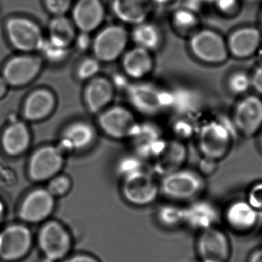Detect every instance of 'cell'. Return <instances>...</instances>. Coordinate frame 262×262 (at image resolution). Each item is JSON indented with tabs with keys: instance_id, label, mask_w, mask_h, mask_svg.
<instances>
[{
	"instance_id": "cell-1",
	"label": "cell",
	"mask_w": 262,
	"mask_h": 262,
	"mask_svg": "<svg viewBox=\"0 0 262 262\" xmlns=\"http://www.w3.org/2000/svg\"><path fill=\"white\" fill-rule=\"evenodd\" d=\"M130 40V33L124 26L109 25L92 38L91 49L100 62L113 63L123 56Z\"/></svg>"
},
{
	"instance_id": "cell-2",
	"label": "cell",
	"mask_w": 262,
	"mask_h": 262,
	"mask_svg": "<svg viewBox=\"0 0 262 262\" xmlns=\"http://www.w3.org/2000/svg\"><path fill=\"white\" fill-rule=\"evenodd\" d=\"M160 192L177 201L192 200L203 190L204 183L200 174L191 169H177L161 177Z\"/></svg>"
},
{
	"instance_id": "cell-3",
	"label": "cell",
	"mask_w": 262,
	"mask_h": 262,
	"mask_svg": "<svg viewBox=\"0 0 262 262\" xmlns=\"http://www.w3.org/2000/svg\"><path fill=\"white\" fill-rule=\"evenodd\" d=\"M189 46L193 56L206 64H222L229 56L226 40L211 29L195 31L191 35Z\"/></svg>"
},
{
	"instance_id": "cell-4",
	"label": "cell",
	"mask_w": 262,
	"mask_h": 262,
	"mask_svg": "<svg viewBox=\"0 0 262 262\" xmlns=\"http://www.w3.org/2000/svg\"><path fill=\"white\" fill-rule=\"evenodd\" d=\"M97 116L100 130L114 140L130 139L139 124L134 112L123 105H110Z\"/></svg>"
},
{
	"instance_id": "cell-5",
	"label": "cell",
	"mask_w": 262,
	"mask_h": 262,
	"mask_svg": "<svg viewBox=\"0 0 262 262\" xmlns=\"http://www.w3.org/2000/svg\"><path fill=\"white\" fill-rule=\"evenodd\" d=\"M127 94L133 107L145 115H155L172 105V93L149 83L129 85Z\"/></svg>"
},
{
	"instance_id": "cell-6",
	"label": "cell",
	"mask_w": 262,
	"mask_h": 262,
	"mask_svg": "<svg viewBox=\"0 0 262 262\" xmlns=\"http://www.w3.org/2000/svg\"><path fill=\"white\" fill-rule=\"evenodd\" d=\"M121 192L129 203L137 206L151 204L160 193L152 174L143 169L123 177Z\"/></svg>"
},
{
	"instance_id": "cell-7",
	"label": "cell",
	"mask_w": 262,
	"mask_h": 262,
	"mask_svg": "<svg viewBox=\"0 0 262 262\" xmlns=\"http://www.w3.org/2000/svg\"><path fill=\"white\" fill-rule=\"evenodd\" d=\"M38 244L48 261H58L66 258L72 246V239L66 228L57 221L44 224L38 234Z\"/></svg>"
},
{
	"instance_id": "cell-8",
	"label": "cell",
	"mask_w": 262,
	"mask_h": 262,
	"mask_svg": "<svg viewBox=\"0 0 262 262\" xmlns=\"http://www.w3.org/2000/svg\"><path fill=\"white\" fill-rule=\"evenodd\" d=\"M32 233L23 225H12L0 232V259L15 262L23 259L32 248Z\"/></svg>"
},
{
	"instance_id": "cell-9",
	"label": "cell",
	"mask_w": 262,
	"mask_h": 262,
	"mask_svg": "<svg viewBox=\"0 0 262 262\" xmlns=\"http://www.w3.org/2000/svg\"><path fill=\"white\" fill-rule=\"evenodd\" d=\"M6 29L9 41L19 50H40L46 39L39 26L29 18H10L6 23Z\"/></svg>"
},
{
	"instance_id": "cell-10",
	"label": "cell",
	"mask_w": 262,
	"mask_h": 262,
	"mask_svg": "<svg viewBox=\"0 0 262 262\" xmlns=\"http://www.w3.org/2000/svg\"><path fill=\"white\" fill-rule=\"evenodd\" d=\"M196 249L202 262H229L230 258L229 238L221 229L214 226L202 230Z\"/></svg>"
},
{
	"instance_id": "cell-11",
	"label": "cell",
	"mask_w": 262,
	"mask_h": 262,
	"mask_svg": "<svg viewBox=\"0 0 262 262\" xmlns=\"http://www.w3.org/2000/svg\"><path fill=\"white\" fill-rule=\"evenodd\" d=\"M230 145V133L220 123H209L200 131L198 146L205 158L212 160L223 158L229 152Z\"/></svg>"
},
{
	"instance_id": "cell-12",
	"label": "cell",
	"mask_w": 262,
	"mask_h": 262,
	"mask_svg": "<svg viewBox=\"0 0 262 262\" xmlns=\"http://www.w3.org/2000/svg\"><path fill=\"white\" fill-rule=\"evenodd\" d=\"M64 154L58 145L38 149L31 159V177L36 181H44L60 173L64 167Z\"/></svg>"
},
{
	"instance_id": "cell-13",
	"label": "cell",
	"mask_w": 262,
	"mask_h": 262,
	"mask_svg": "<svg viewBox=\"0 0 262 262\" xmlns=\"http://www.w3.org/2000/svg\"><path fill=\"white\" fill-rule=\"evenodd\" d=\"M115 87L112 79L98 75L86 82L83 91V101L92 115H98L112 105Z\"/></svg>"
},
{
	"instance_id": "cell-14",
	"label": "cell",
	"mask_w": 262,
	"mask_h": 262,
	"mask_svg": "<svg viewBox=\"0 0 262 262\" xmlns=\"http://www.w3.org/2000/svg\"><path fill=\"white\" fill-rule=\"evenodd\" d=\"M96 138V128L91 123L76 121L64 127L58 146L64 154L81 152L90 148Z\"/></svg>"
},
{
	"instance_id": "cell-15",
	"label": "cell",
	"mask_w": 262,
	"mask_h": 262,
	"mask_svg": "<svg viewBox=\"0 0 262 262\" xmlns=\"http://www.w3.org/2000/svg\"><path fill=\"white\" fill-rule=\"evenodd\" d=\"M101 0H77L72 7V21L78 32L91 34L99 29L105 18Z\"/></svg>"
},
{
	"instance_id": "cell-16",
	"label": "cell",
	"mask_w": 262,
	"mask_h": 262,
	"mask_svg": "<svg viewBox=\"0 0 262 262\" xmlns=\"http://www.w3.org/2000/svg\"><path fill=\"white\" fill-rule=\"evenodd\" d=\"M237 128L246 136L256 134L262 127V100L255 95L243 98L235 107L234 115Z\"/></svg>"
},
{
	"instance_id": "cell-17",
	"label": "cell",
	"mask_w": 262,
	"mask_h": 262,
	"mask_svg": "<svg viewBox=\"0 0 262 262\" xmlns=\"http://www.w3.org/2000/svg\"><path fill=\"white\" fill-rule=\"evenodd\" d=\"M55 197L47 189H37L27 195L19 210V216L26 223L46 220L53 212Z\"/></svg>"
},
{
	"instance_id": "cell-18",
	"label": "cell",
	"mask_w": 262,
	"mask_h": 262,
	"mask_svg": "<svg viewBox=\"0 0 262 262\" xmlns=\"http://www.w3.org/2000/svg\"><path fill=\"white\" fill-rule=\"evenodd\" d=\"M124 75L134 81H141L152 73L154 59L152 52L134 46L121 58Z\"/></svg>"
},
{
	"instance_id": "cell-19",
	"label": "cell",
	"mask_w": 262,
	"mask_h": 262,
	"mask_svg": "<svg viewBox=\"0 0 262 262\" xmlns=\"http://www.w3.org/2000/svg\"><path fill=\"white\" fill-rule=\"evenodd\" d=\"M41 58L33 56L15 57L3 71V78L12 85L18 86L33 79L41 68Z\"/></svg>"
},
{
	"instance_id": "cell-20",
	"label": "cell",
	"mask_w": 262,
	"mask_h": 262,
	"mask_svg": "<svg viewBox=\"0 0 262 262\" xmlns=\"http://www.w3.org/2000/svg\"><path fill=\"white\" fill-rule=\"evenodd\" d=\"M225 220L229 229L238 233L253 230L259 221V212L247 201H236L229 205L225 212Z\"/></svg>"
},
{
	"instance_id": "cell-21",
	"label": "cell",
	"mask_w": 262,
	"mask_h": 262,
	"mask_svg": "<svg viewBox=\"0 0 262 262\" xmlns=\"http://www.w3.org/2000/svg\"><path fill=\"white\" fill-rule=\"evenodd\" d=\"M261 39V32L259 29L248 26L234 31L226 43L231 55L238 58H246L257 52Z\"/></svg>"
},
{
	"instance_id": "cell-22",
	"label": "cell",
	"mask_w": 262,
	"mask_h": 262,
	"mask_svg": "<svg viewBox=\"0 0 262 262\" xmlns=\"http://www.w3.org/2000/svg\"><path fill=\"white\" fill-rule=\"evenodd\" d=\"M154 9L152 0H112L114 15L124 24L135 25L147 21Z\"/></svg>"
},
{
	"instance_id": "cell-23",
	"label": "cell",
	"mask_w": 262,
	"mask_h": 262,
	"mask_svg": "<svg viewBox=\"0 0 262 262\" xmlns=\"http://www.w3.org/2000/svg\"><path fill=\"white\" fill-rule=\"evenodd\" d=\"M187 157L186 146L180 141H166L160 154L154 157V171L163 177L182 168Z\"/></svg>"
},
{
	"instance_id": "cell-24",
	"label": "cell",
	"mask_w": 262,
	"mask_h": 262,
	"mask_svg": "<svg viewBox=\"0 0 262 262\" xmlns=\"http://www.w3.org/2000/svg\"><path fill=\"white\" fill-rule=\"evenodd\" d=\"M56 98L50 91L40 89L33 92L26 102L25 115L32 121L47 118L55 109Z\"/></svg>"
},
{
	"instance_id": "cell-25",
	"label": "cell",
	"mask_w": 262,
	"mask_h": 262,
	"mask_svg": "<svg viewBox=\"0 0 262 262\" xmlns=\"http://www.w3.org/2000/svg\"><path fill=\"white\" fill-rule=\"evenodd\" d=\"M130 39L134 46L152 52L161 46L163 36L157 25L145 21L134 26L130 33Z\"/></svg>"
},
{
	"instance_id": "cell-26",
	"label": "cell",
	"mask_w": 262,
	"mask_h": 262,
	"mask_svg": "<svg viewBox=\"0 0 262 262\" xmlns=\"http://www.w3.org/2000/svg\"><path fill=\"white\" fill-rule=\"evenodd\" d=\"M49 39L52 42L70 48L75 41L77 29L72 19L66 15H56L49 23Z\"/></svg>"
},
{
	"instance_id": "cell-27",
	"label": "cell",
	"mask_w": 262,
	"mask_h": 262,
	"mask_svg": "<svg viewBox=\"0 0 262 262\" xmlns=\"http://www.w3.org/2000/svg\"><path fill=\"white\" fill-rule=\"evenodd\" d=\"M29 139L26 126L21 123H15L8 127L3 134V148L10 155H17L26 149Z\"/></svg>"
},
{
	"instance_id": "cell-28",
	"label": "cell",
	"mask_w": 262,
	"mask_h": 262,
	"mask_svg": "<svg viewBox=\"0 0 262 262\" xmlns=\"http://www.w3.org/2000/svg\"><path fill=\"white\" fill-rule=\"evenodd\" d=\"M184 223L202 230L212 227L215 219L213 209L207 203L203 202L192 203L184 209Z\"/></svg>"
},
{
	"instance_id": "cell-29",
	"label": "cell",
	"mask_w": 262,
	"mask_h": 262,
	"mask_svg": "<svg viewBox=\"0 0 262 262\" xmlns=\"http://www.w3.org/2000/svg\"><path fill=\"white\" fill-rule=\"evenodd\" d=\"M172 21L176 30L184 35L195 31L199 25L197 12L183 6H178L174 9Z\"/></svg>"
},
{
	"instance_id": "cell-30",
	"label": "cell",
	"mask_w": 262,
	"mask_h": 262,
	"mask_svg": "<svg viewBox=\"0 0 262 262\" xmlns=\"http://www.w3.org/2000/svg\"><path fill=\"white\" fill-rule=\"evenodd\" d=\"M101 63L95 57L83 58L75 69L77 79L87 82L89 80L99 75Z\"/></svg>"
},
{
	"instance_id": "cell-31",
	"label": "cell",
	"mask_w": 262,
	"mask_h": 262,
	"mask_svg": "<svg viewBox=\"0 0 262 262\" xmlns=\"http://www.w3.org/2000/svg\"><path fill=\"white\" fill-rule=\"evenodd\" d=\"M157 217L159 221L164 226H178L184 223V209L174 205H166L159 209Z\"/></svg>"
},
{
	"instance_id": "cell-32",
	"label": "cell",
	"mask_w": 262,
	"mask_h": 262,
	"mask_svg": "<svg viewBox=\"0 0 262 262\" xmlns=\"http://www.w3.org/2000/svg\"><path fill=\"white\" fill-rule=\"evenodd\" d=\"M43 56L52 62H62L69 57L70 48L64 47L55 44L48 38L45 39L41 49Z\"/></svg>"
},
{
	"instance_id": "cell-33",
	"label": "cell",
	"mask_w": 262,
	"mask_h": 262,
	"mask_svg": "<svg viewBox=\"0 0 262 262\" xmlns=\"http://www.w3.org/2000/svg\"><path fill=\"white\" fill-rule=\"evenodd\" d=\"M72 187V180L66 174H57L49 180L47 190L54 197L64 196L70 192Z\"/></svg>"
},
{
	"instance_id": "cell-34",
	"label": "cell",
	"mask_w": 262,
	"mask_h": 262,
	"mask_svg": "<svg viewBox=\"0 0 262 262\" xmlns=\"http://www.w3.org/2000/svg\"><path fill=\"white\" fill-rule=\"evenodd\" d=\"M143 162L137 156L123 157L118 165V172L122 177L143 169Z\"/></svg>"
},
{
	"instance_id": "cell-35",
	"label": "cell",
	"mask_w": 262,
	"mask_h": 262,
	"mask_svg": "<svg viewBox=\"0 0 262 262\" xmlns=\"http://www.w3.org/2000/svg\"><path fill=\"white\" fill-rule=\"evenodd\" d=\"M252 86V81L244 72H237L229 78V88L234 94L245 93Z\"/></svg>"
},
{
	"instance_id": "cell-36",
	"label": "cell",
	"mask_w": 262,
	"mask_h": 262,
	"mask_svg": "<svg viewBox=\"0 0 262 262\" xmlns=\"http://www.w3.org/2000/svg\"><path fill=\"white\" fill-rule=\"evenodd\" d=\"M73 0H44L45 6L51 14L64 15L72 9Z\"/></svg>"
},
{
	"instance_id": "cell-37",
	"label": "cell",
	"mask_w": 262,
	"mask_h": 262,
	"mask_svg": "<svg viewBox=\"0 0 262 262\" xmlns=\"http://www.w3.org/2000/svg\"><path fill=\"white\" fill-rule=\"evenodd\" d=\"M246 201L258 212L262 211V183H257L252 186L248 194Z\"/></svg>"
},
{
	"instance_id": "cell-38",
	"label": "cell",
	"mask_w": 262,
	"mask_h": 262,
	"mask_svg": "<svg viewBox=\"0 0 262 262\" xmlns=\"http://www.w3.org/2000/svg\"><path fill=\"white\" fill-rule=\"evenodd\" d=\"M216 6L217 9L225 14H232L236 12L238 8V0H209Z\"/></svg>"
},
{
	"instance_id": "cell-39",
	"label": "cell",
	"mask_w": 262,
	"mask_h": 262,
	"mask_svg": "<svg viewBox=\"0 0 262 262\" xmlns=\"http://www.w3.org/2000/svg\"><path fill=\"white\" fill-rule=\"evenodd\" d=\"M91 34L86 32H79L77 33L73 45L80 52H85L88 49L92 48V38Z\"/></svg>"
},
{
	"instance_id": "cell-40",
	"label": "cell",
	"mask_w": 262,
	"mask_h": 262,
	"mask_svg": "<svg viewBox=\"0 0 262 262\" xmlns=\"http://www.w3.org/2000/svg\"><path fill=\"white\" fill-rule=\"evenodd\" d=\"M251 81H252V87H253L257 92L262 95V64L257 68L256 70L254 72V75L251 78Z\"/></svg>"
},
{
	"instance_id": "cell-41",
	"label": "cell",
	"mask_w": 262,
	"mask_h": 262,
	"mask_svg": "<svg viewBox=\"0 0 262 262\" xmlns=\"http://www.w3.org/2000/svg\"><path fill=\"white\" fill-rule=\"evenodd\" d=\"M209 0H180V6L188 8L197 12L198 9Z\"/></svg>"
},
{
	"instance_id": "cell-42",
	"label": "cell",
	"mask_w": 262,
	"mask_h": 262,
	"mask_svg": "<svg viewBox=\"0 0 262 262\" xmlns=\"http://www.w3.org/2000/svg\"><path fill=\"white\" fill-rule=\"evenodd\" d=\"M152 4L157 5V6H160V7L165 8V9H168V8H176L180 6V0H152Z\"/></svg>"
},
{
	"instance_id": "cell-43",
	"label": "cell",
	"mask_w": 262,
	"mask_h": 262,
	"mask_svg": "<svg viewBox=\"0 0 262 262\" xmlns=\"http://www.w3.org/2000/svg\"><path fill=\"white\" fill-rule=\"evenodd\" d=\"M66 262H99L95 258L85 255H77L68 259Z\"/></svg>"
},
{
	"instance_id": "cell-44",
	"label": "cell",
	"mask_w": 262,
	"mask_h": 262,
	"mask_svg": "<svg viewBox=\"0 0 262 262\" xmlns=\"http://www.w3.org/2000/svg\"><path fill=\"white\" fill-rule=\"evenodd\" d=\"M247 262H262V247L254 251L249 256Z\"/></svg>"
},
{
	"instance_id": "cell-45",
	"label": "cell",
	"mask_w": 262,
	"mask_h": 262,
	"mask_svg": "<svg viewBox=\"0 0 262 262\" xmlns=\"http://www.w3.org/2000/svg\"><path fill=\"white\" fill-rule=\"evenodd\" d=\"M6 84H7V82L5 81L4 78H0V97L3 96L6 92Z\"/></svg>"
},
{
	"instance_id": "cell-46",
	"label": "cell",
	"mask_w": 262,
	"mask_h": 262,
	"mask_svg": "<svg viewBox=\"0 0 262 262\" xmlns=\"http://www.w3.org/2000/svg\"><path fill=\"white\" fill-rule=\"evenodd\" d=\"M5 207L3 203L0 201V223L3 221V215H4Z\"/></svg>"
},
{
	"instance_id": "cell-47",
	"label": "cell",
	"mask_w": 262,
	"mask_h": 262,
	"mask_svg": "<svg viewBox=\"0 0 262 262\" xmlns=\"http://www.w3.org/2000/svg\"><path fill=\"white\" fill-rule=\"evenodd\" d=\"M260 142H261V146L262 147V134H261V140H260Z\"/></svg>"
},
{
	"instance_id": "cell-48",
	"label": "cell",
	"mask_w": 262,
	"mask_h": 262,
	"mask_svg": "<svg viewBox=\"0 0 262 262\" xmlns=\"http://www.w3.org/2000/svg\"><path fill=\"white\" fill-rule=\"evenodd\" d=\"M261 25H262V15H261Z\"/></svg>"
}]
</instances>
